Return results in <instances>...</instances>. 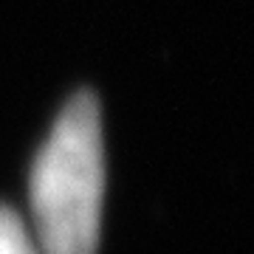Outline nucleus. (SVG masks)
<instances>
[{
    "label": "nucleus",
    "instance_id": "obj_1",
    "mask_svg": "<svg viewBox=\"0 0 254 254\" xmlns=\"http://www.w3.org/2000/svg\"><path fill=\"white\" fill-rule=\"evenodd\" d=\"M105 198L99 102L73 93L31 164V218L43 254H96Z\"/></svg>",
    "mask_w": 254,
    "mask_h": 254
},
{
    "label": "nucleus",
    "instance_id": "obj_2",
    "mask_svg": "<svg viewBox=\"0 0 254 254\" xmlns=\"http://www.w3.org/2000/svg\"><path fill=\"white\" fill-rule=\"evenodd\" d=\"M0 254H43L23 218L9 206H0Z\"/></svg>",
    "mask_w": 254,
    "mask_h": 254
}]
</instances>
